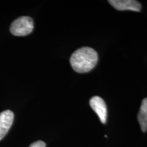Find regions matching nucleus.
<instances>
[{
	"label": "nucleus",
	"mask_w": 147,
	"mask_h": 147,
	"mask_svg": "<svg viewBox=\"0 0 147 147\" xmlns=\"http://www.w3.org/2000/svg\"><path fill=\"white\" fill-rule=\"evenodd\" d=\"M29 147H46V143L43 141L38 140L32 143Z\"/></svg>",
	"instance_id": "7"
},
{
	"label": "nucleus",
	"mask_w": 147,
	"mask_h": 147,
	"mask_svg": "<svg viewBox=\"0 0 147 147\" xmlns=\"http://www.w3.org/2000/svg\"><path fill=\"white\" fill-rule=\"evenodd\" d=\"M98 61V55L94 49L82 47L71 55L70 65L78 73H86L92 70Z\"/></svg>",
	"instance_id": "1"
},
{
	"label": "nucleus",
	"mask_w": 147,
	"mask_h": 147,
	"mask_svg": "<svg viewBox=\"0 0 147 147\" xmlns=\"http://www.w3.org/2000/svg\"><path fill=\"white\" fill-rule=\"evenodd\" d=\"M108 2L117 10H131L140 12L142 5L135 0H110Z\"/></svg>",
	"instance_id": "4"
},
{
	"label": "nucleus",
	"mask_w": 147,
	"mask_h": 147,
	"mask_svg": "<svg viewBox=\"0 0 147 147\" xmlns=\"http://www.w3.org/2000/svg\"><path fill=\"white\" fill-rule=\"evenodd\" d=\"M14 113L7 110L0 113V140L8 134L14 121Z\"/></svg>",
	"instance_id": "5"
},
{
	"label": "nucleus",
	"mask_w": 147,
	"mask_h": 147,
	"mask_svg": "<svg viewBox=\"0 0 147 147\" xmlns=\"http://www.w3.org/2000/svg\"><path fill=\"white\" fill-rule=\"evenodd\" d=\"M90 106L99 117V119L103 124H105L107 119V107L102 97L94 96L90 100Z\"/></svg>",
	"instance_id": "3"
},
{
	"label": "nucleus",
	"mask_w": 147,
	"mask_h": 147,
	"mask_svg": "<svg viewBox=\"0 0 147 147\" xmlns=\"http://www.w3.org/2000/svg\"><path fill=\"white\" fill-rule=\"evenodd\" d=\"M138 120L142 131L146 132L147 131V98L142 100L138 115Z\"/></svg>",
	"instance_id": "6"
},
{
	"label": "nucleus",
	"mask_w": 147,
	"mask_h": 147,
	"mask_svg": "<svg viewBox=\"0 0 147 147\" xmlns=\"http://www.w3.org/2000/svg\"><path fill=\"white\" fill-rule=\"evenodd\" d=\"M34 29V21L29 16H21L12 22L10 32L15 36H25L30 34Z\"/></svg>",
	"instance_id": "2"
}]
</instances>
